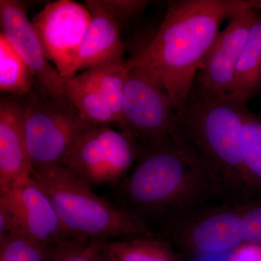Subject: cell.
Segmentation results:
<instances>
[{"mask_svg": "<svg viewBox=\"0 0 261 261\" xmlns=\"http://www.w3.org/2000/svg\"><path fill=\"white\" fill-rule=\"evenodd\" d=\"M229 261H261V245L242 244L232 250Z\"/></svg>", "mask_w": 261, "mask_h": 261, "instance_id": "25", "label": "cell"}, {"mask_svg": "<svg viewBox=\"0 0 261 261\" xmlns=\"http://www.w3.org/2000/svg\"><path fill=\"white\" fill-rule=\"evenodd\" d=\"M242 152L248 197L261 191V116L248 110L244 121Z\"/></svg>", "mask_w": 261, "mask_h": 261, "instance_id": "19", "label": "cell"}, {"mask_svg": "<svg viewBox=\"0 0 261 261\" xmlns=\"http://www.w3.org/2000/svg\"><path fill=\"white\" fill-rule=\"evenodd\" d=\"M129 60L119 126L145 146L178 132V113L154 73L133 57Z\"/></svg>", "mask_w": 261, "mask_h": 261, "instance_id": "7", "label": "cell"}, {"mask_svg": "<svg viewBox=\"0 0 261 261\" xmlns=\"http://www.w3.org/2000/svg\"><path fill=\"white\" fill-rule=\"evenodd\" d=\"M142 149L129 132L92 125L75 138L62 166L91 187L116 183L126 177Z\"/></svg>", "mask_w": 261, "mask_h": 261, "instance_id": "5", "label": "cell"}, {"mask_svg": "<svg viewBox=\"0 0 261 261\" xmlns=\"http://www.w3.org/2000/svg\"><path fill=\"white\" fill-rule=\"evenodd\" d=\"M247 104L231 94L216 95L192 88L178 112L182 135L221 180L228 199L247 197L242 145Z\"/></svg>", "mask_w": 261, "mask_h": 261, "instance_id": "3", "label": "cell"}, {"mask_svg": "<svg viewBox=\"0 0 261 261\" xmlns=\"http://www.w3.org/2000/svg\"><path fill=\"white\" fill-rule=\"evenodd\" d=\"M23 97L0 98V192L30 176L32 164L23 126Z\"/></svg>", "mask_w": 261, "mask_h": 261, "instance_id": "14", "label": "cell"}, {"mask_svg": "<svg viewBox=\"0 0 261 261\" xmlns=\"http://www.w3.org/2000/svg\"><path fill=\"white\" fill-rule=\"evenodd\" d=\"M31 176L47 194L72 238L108 241L156 237L145 221L98 197L92 187L62 165L32 168Z\"/></svg>", "mask_w": 261, "mask_h": 261, "instance_id": "4", "label": "cell"}, {"mask_svg": "<svg viewBox=\"0 0 261 261\" xmlns=\"http://www.w3.org/2000/svg\"><path fill=\"white\" fill-rule=\"evenodd\" d=\"M10 233L51 245L72 238L65 231L47 194L31 175L0 192V237Z\"/></svg>", "mask_w": 261, "mask_h": 261, "instance_id": "8", "label": "cell"}, {"mask_svg": "<svg viewBox=\"0 0 261 261\" xmlns=\"http://www.w3.org/2000/svg\"><path fill=\"white\" fill-rule=\"evenodd\" d=\"M257 16L249 0L247 7L228 20L197 73L192 88L216 95L231 94L239 58Z\"/></svg>", "mask_w": 261, "mask_h": 261, "instance_id": "12", "label": "cell"}, {"mask_svg": "<svg viewBox=\"0 0 261 261\" xmlns=\"http://www.w3.org/2000/svg\"><path fill=\"white\" fill-rule=\"evenodd\" d=\"M248 4L249 0L168 2L153 39L133 58L157 77L177 113L217 39L221 24Z\"/></svg>", "mask_w": 261, "mask_h": 261, "instance_id": "2", "label": "cell"}, {"mask_svg": "<svg viewBox=\"0 0 261 261\" xmlns=\"http://www.w3.org/2000/svg\"><path fill=\"white\" fill-rule=\"evenodd\" d=\"M161 237L174 246L200 254L234 250L245 243L243 211L239 202L211 206L162 230Z\"/></svg>", "mask_w": 261, "mask_h": 261, "instance_id": "9", "label": "cell"}, {"mask_svg": "<svg viewBox=\"0 0 261 261\" xmlns=\"http://www.w3.org/2000/svg\"><path fill=\"white\" fill-rule=\"evenodd\" d=\"M243 211L245 243L261 245V202H239Z\"/></svg>", "mask_w": 261, "mask_h": 261, "instance_id": "23", "label": "cell"}, {"mask_svg": "<svg viewBox=\"0 0 261 261\" xmlns=\"http://www.w3.org/2000/svg\"><path fill=\"white\" fill-rule=\"evenodd\" d=\"M57 245L10 233L0 237V261H54Z\"/></svg>", "mask_w": 261, "mask_h": 261, "instance_id": "21", "label": "cell"}, {"mask_svg": "<svg viewBox=\"0 0 261 261\" xmlns=\"http://www.w3.org/2000/svg\"><path fill=\"white\" fill-rule=\"evenodd\" d=\"M0 23L11 45L25 62L35 78V93L55 100L70 102L65 80L47 59L25 3L18 0H0Z\"/></svg>", "mask_w": 261, "mask_h": 261, "instance_id": "11", "label": "cell"}, {"mask_svg": "<svg viewBox=\"0 0 261 261\" xmlns=\"http://www.w3.org/2000/svg\"><path fill=\"white\" fill-rule=\"evenodd\" d=\"M260 87L261 15H258L239 58L230 94L247 104Z\"/></svg>", "mask_w": 261, "mask_h": 261, "instance_id": "16", "label": "cell"}, {"mask_svg": "<svg viewBox=\"0 0 261 261\" xmlns=\"http://www.w3.org/2000/svg\"><path fill=\"white\" fill-rule=\"evenodd\" d=\"M67 97L87 123L108 126L116 123L109 105L90 70L65 80Z\"/></svg>", "mask_w": 261, "mask_h": 261, "instance_id": "15", "label": "cell"}, {"mask_svg": "<svg viewBox=\"0 0 261 261\" xmlns=\"http://www.w3.org/2000/svg\"><path fill=\"white\" fill-rule=\"evenodd\" d=\"M104 250L111 261H180L174 247L161 237L108 240Z\"/></svg>", "mask_w": 261, "mask_h": 261, "instance_id": "17", "label": "cell"}, {"mask_svg": "<svg viewBox=\"0 0 261 261\" xmlns=\"http://www.w3.org/2000/svg\"><path fill=\"white\" fill-rule=\"evenodd\" d=\"M103 4L117 19L121 27L136 15L140 14L149 5L146 0H102Z\"/></svg>", "mask_w": 261, "mask_h": 261, "instance_id": "24", "label": "cell"}, {"mask_svg": "<svg viewBox=\"0 0 261 261\" xmlns=\"http://www.w3.org/2000/svg\"><path fill=\"white\" fill-rule=\"evenodd\" d=\"M92 19L85 4L58 0L46 5L32 20L47 59L65 80L72 78L75 57Z\"/></svg>", "mask_w": 261, "mask_h": 261, "instance_id": "10", "label": "cell"}, {"mask_svg": "<svg viewBox=\"0 0 261 261\" xmlns=\"http://www.w3.org/2000/svg\"><path fill=\"white\" fill-rule=\"evenodd\" d=\"M35 78L28 65L0 32V92L23 97L34 94Z\"/></svg>", "mask_w": 261, "mask_h": 261, "instance_id": "18", "label": "cell"}, {"mask_svg": "<svg viewBox=\"0 0 261 261\" xmlns=\"http://www.w3.org/2000/svg\"><path fill=\"white\" fill-rule=\"evenodd\" d=\"M142 147L123 192L128 210L149 226L155 222L163 230L218 201L231 202L219 176L180 129Z\"/></svg>", "mask_w": 261, "mask_h": 261, "instance_id": "1", "label": "cell"}, {"mask_svg": "<svg viewBox=\"0 0 261 261\" xmlns=\"http://www.w3.org/2000/svg\"><path fill=\"white\" fill-rule=\"evenodd\" d=\"M23 108L24 133L32 169L62 165L75 138L92 125L81 118L71 103L35 92L23 97Z\"/></svg>", "mask_w": 261, "mask_h": 261, "instance_id": "6", "label": "cell"}, {"mask_svg": "<svg viewBox=\"0 0 261 261\" xmlns=\"http://www.w3.org/2000/svg\"><path fill=\"white\" fill-rule=\"evenodd\" d=\"M106 241L92 238L67 239L57 245L54 261H111L104 250Z\"/></svg>", "mask_w": 261, "mask_h": 261, "instance_id": "22", "label": "cell"}, {"mask_svg": "<svg viewBox=\"0 0 261 261\" xmlns=\"http://www.w3.org/2000/svg\"><path fill=\"white\" fill-rule=\"evenodd\" d=\"M92 19L72 68L77 72L94 69L112 62L123 61L126 44L121 39V25L102 0H86Z\"/></svg>", "mask_w": 261, "mask_h": 261, "instance_id": "13", "label": "cell"}, {"mask_svg": "<svg viewBox=\"0 0 261 261\" xmlns=\"http://www.w3.org/2000/svg\"><path fill=\"white\" fill-rule=\"evenodd\" d=\"M250 2L252 8L261 11V0H250Z\"/></svg>", "mask_w": 261, "mask_h": 261, "instance_id": "26", "label": "cell"}, {"mask_svg": "<svg viewBox=\"0 0 261 261\" xmlns=\"http://www.w3.org/2000/svg\"><path fill=\"white\" fill-rule=\"evenodd\" d=\"M130 67V60L124 59L90 70L118 124L122 121V101L127 73Z\"/></svg>", "mask_w": 261, "mask_h": 261, "instance_id": "20", "label": "cell"}]
</instances>
